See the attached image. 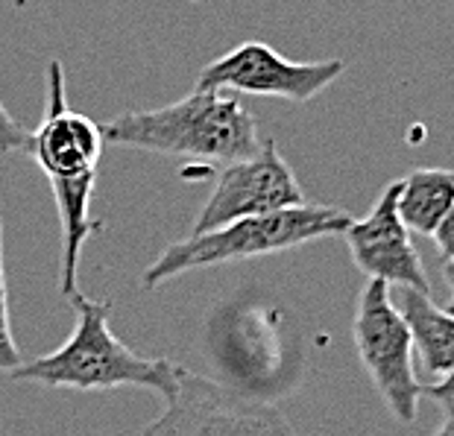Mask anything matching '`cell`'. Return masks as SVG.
Masks as SVG:
<instances>
[{
	"label": "cell",
	"mask_w": 454,
	"mask_h": 436,
	"mask_svg": "<svg viewBox=\"0 0 454 436\" xmlns=\"http://www.w3.org/2000/svg\"><path fill=\"white\" fill-rule=\"evenodd\" d=\"M103 141L118 147L200 161H240L261 147L258 126L238 94L191 91L150 112H123L100 123Z\"/></svg>",
	"instance_id": "6da1fadb"
},
{
	"label": "cell",
	"mask_w": 454,
	"mask_h": 436,
	"mask_svg": "<svg viewBox=\"0 0 454 436\" xmlns=\"http://www.w3.org/2000/svg\"><path fill=\"white\" fill-rule=\"evenodd\" d=\"M67 302L76 311V328L51 354L35 357L9 372L15 381H30L51 390H118V386H147L164 401L176 393L182 366L164 357H141L112 334V302H94L82 293Z\"/></svg>",
	"instance_id": "7a4b0ae2"
},
{
	"label": "cell",
	"mask_w": 454,
	"mask_h": 436,
	"mask_svg": "<svg viewBox=\"0 0 454 436\" xmlns=\"http://www.w3.org/2000/svg\"><path fill=\"white\" fill-rule=\"evenodd\" d=\"M349 220L352 217L343 208L302 202L294 208L229 222L217 231H206V235H188L185 240H176L159 252V258L144 269L141 287L153 290L182 273H191V269L235 264V261L314 244L320 237L343 235Z\"/></svg>",
	"instance_id": "3957f363"
},
{
	"label": "cell",
	"mask_w": 454,
	"mask_h": 436,
	"mask_svg": "<svg viewBox=\"0 0 454 436\" xmlns=\"http://www.w3.org/2000/svg\"><path fill=\"white\" fill-rule=\"evenodd\" d=\"M352 337L366 375L399 422L417 419L422 384L413 370V340L404 319L390 302V284L370 278L357 296Z\"/></svg>",
	"instance_id": "277c9868"
},
{
	"label": "cell",
	"mask_w": 454,
	"mask_h": 436,
	"mask_svg": "<svg viewBox=\"0 0 454 436\" xmlns=\"http://www.w3.org/2000/svg\"><path fill=\"white\" fill-rule=\"evenodd\" d=\"M138 436H296L273 404L182 370L164 413Z\"/></svg>",
	"instance_id": "5b68a950"
},
{
	"label": "cell",
	"mask_w": 454,
	"mask_h": 436,
	"mask_svg": "<svg viewBox=\"0 0 454 436\" xmlns=\"http://www.w3.org/2000/svg\"><path fill=\"white\" fill-rule=\"evenodd\" d=\"M340 59L325 62H291L278 56L264 42H240L215 62H208L197 76V91H235L282 97L291 103H308L340 80Z\"/></svg>",
	"instance_id": "8992f818"
},
{
	"label": "cell",
	"mask_w": 454,
	"mask_h": 436,
	"mask_svg": "<svg viewBox=\"0 0 454 436\" xmlns=\"http://www.w3.org/2000/svg\"><path fill=\"white\" fill-rule=\"evenodd\" d=\"M302 188L276 141H261L255 156L231 161L217 176L206 206L200 208L191 235H206L229 222L302 206Z\"/></svg>",
	"instance_id": "52a82bcc"
},
{
	"label": "cell",
	"mask_w": 454,
	"mask_h": 436,
	"mask_svg": "<svg viewBox=\"0 0 454 436\" xmlns=\"http://www.w3.org/2000/svg\"><path fill=\"white\" fill-rule=\"evenodd\" d=\"M399 182H390L375 199L372 211L364 220H349L343 229L346 246L355 261V267L364 276L384 281L390 287H411L419 293H431V284L425 278V267L419 252L413 246L411 231L404 229L395 211Z\"/></svg>",
	"instance_id": "ba28073f"
},
{
	"label": "cell",
	"mask_w": 454,
	"mask_h": 436,
	"mask_svg": "<svg viewBox=\"0 0 454 436\" xmlns=\"http://www.w3.org/2000/svg\"><path fill=\"white\" fill-rule=\"evenodd\" d=\"M100 123L74 112L65 100L62 62L47 65V109L42 126L30 135V156L51 179H74L98 170L103 152Z\"/></svg>",
	"instance_id": "9c48e42d"
},
{
	"label": "cell",
	"mask_w": 454,
	"mask_h": 436,
	"mask_svg": "<svg viewBox=\"0 0 454 436\" xmlns=\"http://www.w3.org/2000/svg\"><path fill=\"white\" fill-rule=\"evenodd\" d=\"M390 302L408 325L422 370L446 378L454 370V316L434 305L431 293L411 287H390Z\"/></svg>",
	"instance_id": "30bf717a"
},
{
	"label": "cell",
	"mask_w": 454,
	"mask_h": 436,
	"mask_svg": "<svg viewBox=\"0 0 454 436\" xmlns=\"http://www.w3.org/2000/svg\"><path fill=\"white\" fill-rule=\"evenodd\" d=\"M56 208H59L62 222V273L59 287L62 296L71 299L80 293L76 287V267H80V255L85 240L91 237V231L98 229V222L91 220V199L94 188H98V170L82 173L74 179H51Z\"/></svg>",
	"instance_id": "8fae6325"
},
{
	"label": "cell",
	"mask_w": 454,
	"mask_h": 436,
	"mask_svg": "<svg viewBox=\"0 0 454 436\" xmlns=\"http://www.w3.org/2000/svg\"><path fill=\"white\" fill-rule=\"evenodd\" d=\"M454 206V170L446 167H419L399 179L395 211L404 229L417 235H434L442 217Z\"/></svg>",
	"instance_id": "7c38bea8"
},
{
	"label": "cell",
	"mask_w": 454,
	"mask_h": 436,
	"mask_svg": "<svg viewBox=\"0 0 454 436\" xmlns=\"http://www.w3.org/2000/svg\"><path fill=\"white\" fill-rule=\"evenodd\" d=\"M21 348L12 337L9 319V293H6V267H4V220H0V372H15L21 366Z\"/></svg>",
	"instance_id": "4fadbf2b"
},
{
	"label": "cell",
	"mask_w": 454,
	"mask_h": 436,
	"mask_svg": "<svg viewBox=\"0 0 454 436\" xmlns=\"http://www.w3.org/2000/svg\"><path fill=\"white\" fill-rule=\"evenodd\" d=\"M30 129H24L6 105L0 103V156H12V152H30Z\"/></svg>",
	"instance_id": "5bb4252c"
},
{
	"label": "cell",
	"mask_w": 454,
	"mask_h": 436,
	"mask_svg": "<svg viewBox=\"0 0 454 436\" xmlns=\"http://www.w3.org/2000/svg\"><path fill=\"white\" fill-rule=\"evenodd\" d=\"M422 395L431 401H437L442 410H454V370L446 378H440L437 384L422 386Z\"/></svg>",
	"instance_id": "9a60e30c"
},
{
	"label": "cell",
	"mask_w": 454,
	"mask_h": 436,
	"mask_svg": "<svg viewBox=\"0 0 454 436\" xmlns=\"http://www.w3.org/2000/svg\"><path fill=\"white\" fill-rule=\"evenodd\" d=\"M431 237H434V244H437L442 261H451L454 258V206H451L449 214L442 217V222H440L437 231H434Z\"/></svg>",
	"instance_id": "2e32d148"
},
{
	"label": "cell",
	"mask_w": 454,
	"mask_h": 436,
	"mask_svg": "<svg viewBox=\"0 0 454 436\" xmlns=\"http://www.w3.org/2000/svg\"><path fill=\"white\" fill-rule=\"evenodd\" d=\"M434 436H454V410H446V419H442Z\"/></svg>",
	"instance_id": "e0dca14e"
},
{
	"label": "cell",
	"mask_w": 454,
	"mask_h": 436,
	"mask_svg": "<svg viewBox=\"0 0 454 436\" xmlns=\"http://www.w3.org/2000/svg\"><path fill=\"white\" fill-rule=\"evenodd\" d=\"M442 278H446V284H449L451 296H454V258L451 261H442Z\"/></svg>",
	"instance_id": "ac0fdd59"
},
{
	"label": "cell",
	"mask_w": 454,
	"mask_h": 436,
	"mask_svg": "<svg viewBox=\"0 0 454 436\" xmlns=\"http://www.w3.org/2000/svg\"><path fill=\"white\" fill-rule=\"evenodd\" d=\"M446 311H449V314H451V316H454V296H451V302H449V305H446Z\"/></svg>",
	"instance_id": "d6986e66"
}]
</instances>
